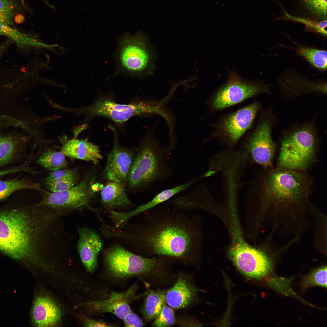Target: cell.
Masks as SVG:
<instances>
[{"instance_id":"obj_1","label":"cell","mask_w":327,"mask_h":327,"mask_svg":"<svg viewBox=\"0 0 327 327\" xmlns=\"http://www.w3.org/2000/svg\"><path fill=\"white\" fill-rule=\"evenodd\" d=\"M61 216L36 204L0 211V251L24 263L43 264L47 256L64 252Z\"/></svg>"},{"instance_id":"obj_2","label":"cell","mask_w":327,"mask_h":327,"mask_svg":"<svg viewBox=\"0 0 327 327\" xmlns=\"http://www.w3.org/2000/svg\"><path fill=\"white\" fill-rule=\"evenodd\" d=\"M147 218L138 236L141 252L187 263L198 259L203 238L198 215L175 209L158 208Z\"/></svg>"},{"instance_id":"obj_3","label":"cell","mask_w":327,"mask_h":327,"mask_svg":"<svg viewBox=\"0 0 327 327\" xmlns=\"http://www.w3.org/2000/svg\"><path fill=\"white\" fill-rule=\"evenodd\" d=\"M266 169L254 177L246 193L259 213L300 209L308 204L312 182L303 171Z\"/></svg>"},{"instance_id":"obj_4","label":"cell","mask_w":327,"mask_h":327,"mask_svg":"<svg viewBox=\"0 0 327 327\" xmlns=\"http://www.w3.org/2000/svg\"><path fill=\"white\" fill-rule=\"evenodd\" d=\"M113 56L116 65L113 76L122 75L141 78L152 71V51L147 37L141 32L123 35L118 41Z\"/></svg>"},{"instance_id":"obj_5","label":"cell","mask_w":327,"mask_h":327,"mask_svg":"<svg viewBox=\"0 0 327 327\" xmlns=\"http://www.w3.org/2000/svg\"><path fill=\"white\" fill-rule=\"evenodd\" d=\"M315 130L305 125L289 131L283 135L278 159L279 167L304 171L316 158L317 141Z\"/></svg>"},{"instance_id":"obj_6","label":"cell","mask_w":327,"mask_h":327,"mask_svg":"<svg viewBox=\"0 0 327 327\" xmlns=\"http://www.w3.org/2000/svg\"><path fill=\"white\" fill-rule=\"evenodd\" d=\"M165 150L153 138L145 141L130 167L127 182L130 188L148 185L162 178L166 170Z\"/></svg>"},{"instance_id":"obj_7","label":"cell","mask_w":327,"mask_h":327,"mask_svg":"<svg viewBox=\"0 0 327 327\" xmlns=\"http://www.w3.org/2000/svg\"><path fill=\"white\" fill-rule=\"evenodd\" d=\"M155 257H142L120 246L115 245L105 251L104 260L107 269L112 275L124 278L155 271L164 267L170 259L163 256Z\"/></svg>"},{"instance_id":"obj_8","label":"cell","mask_w":327,"mask_h":327,"mask_svg":"<svg viewBox=\"0 0 327 327\" xmlns=\"http://www.w3.org/2000/svg\"><path fill=\"white\" fill-rule=\"evenodd\" d=\"M95 181V176L88 175L69 189L55 192H45L36 205L51 209L63 215L89 206L95 193L103 187Z\"/></svg>"},{"instance_id":"obj_9","label":"cell","mask_w":327,"mask_h":327,"mask_svg":"<svg viewBox=\"0 0 327 327\" xmlns=\"http://www.w3.org/2000/svg\"><path fill=\"white\" fill-rule=\"evenodd\" d=\"M230 234L231 240L227 253L237 268L244 275L252 278L266 276L272 264L265 252L248 244L239 229L231 231Z\"/></svg>"},{"instance_id":"obj_10","label":"cell","mask_w":327,"mask_h":327,"mask_svg":"<svg viewBox=\"0 0 327 327\" xmlns=\"http://www.w3.org/2000/svg\"><path fill=\"white\" fill-rule=\"evenodd\" d=\"M151 104L143 102L129 104H118L111 99L100 98L89 106L78 109L80 114L89 118L96 116L107 117L115 122L123 123L137 115L151 112Z\"/></svg>"},{"instance_id":"obj_11","label":"cell","mask_w":327,"mask_h":327,"mask_svg":"<svg viewBox=\"0 0 327 327\" xmlns=\"http://www.w3.org/2000/svg\"><path fill=\"white\" fill-rule=\"evenodd\" d=\"M269 92L267 85L246 82L237 73H230L227 83L214 95L212 105L215 110H221L260 93Z\"/></svg>"},{"instance_id":"obj_12","label":"cell","mask_w":327,"mask_h":327,"mask_svg":"<svg viewBox=\"0 0 327 327\" xmlns=\"http://www.w3.org/2000/svg\"><path fill=\"white\" fill-rule=\"evenodd\" d=\"M272 123L263 121L245 143V150L251 161L265 169L272 165L276 147L271 137Z\"/></svg>"},{"instance_id":"obj_13","label":"cell","mask_w":327,"mask_h":327,"mask_svg":"<svg viewBox=\"0 0 327 327\" xmlns=\"http://www.w3.org/2000/svg\"><path fill=\"white\" fill-rule=\"evenodd\" d=\"M115 137L113 147L107 154L103 174L109 180L124 184L127 182L134 154L132 150L120 145Z\"/></svg>"},{"instance_id":"obj_14","label":"cell","mask_w":327,"mask_h":327,"mask_svg":"<svg viewBox=\"0 0 327 327\" xmlns=\"http://www.w3.org/2000/svg\"><path fill=\"white\" fill-rule=\"evenodd\" d=\"M259 108V104L254 102L232 114L224 120L221 128L231 144H236L250 128Z\"/></svg>"},{"instance_id":"obj_15","label":"cell","mask_w":327,"mask_h":327,"mask_svg":"<svg viewBox=\"0 0 327 327\" xmlns=\"http://www.w3.org/2000/svg\"><path fill=\"white\" fill-rule=\"evenodd\" d=\"M77 250L81 259L87 270L93 271L97 267V257L102 244L97 234L90 229L78 228Z\"/></svg>"},{"instance_id":"obj_16","label":"cell","mask_w":327,"mask_h":327,"mask_svg":"<svg viewBox=\"0 0 327 327\" xmlns=\"http://www.w3.org/2000/svg\"><path fill=\"white\" fill-rule=\"evenodd\" d=\"M278 85L281 93L289 97L309 93L326 94V83L311 81L291 72L286 73L279 79Z\"/></svg>"},{"instance_id":"obj_17","label":"cell","mask_w":327,"mask_h":327,"mask_svg":"<svg viewBox=\"0 0 327 327\" xmlns=\"http://www.w3.org/2000/svg\"><path fill=\"white\" fill-rule=\"evenodd\" d=\"M61 311L49 298L39 296L34 301L31 310L32 322L37 327L56 326L59 322Z\"/></svg>"},{"instance_id":"obj_18","label":"cell","mask_w":327,"mask_h":327,"mask_svg":"<svg viewBox=\"0 0 327 327\" xmlns=\"http://www.w3.org/2000/svg\"><path fill=\"white\" fill-rule=\"evenodd\" d=\"M198 290L189 279L179 277L174 286L165 294V301L174 309L187 308L193 303L197 298Z\"/></svg>"},{"instance_id":"obj_19","label":"cell","mask_w":327,"mask_h":327,"mask_svg":"<svg viewBox=\"0 0 327 327\" xmlns=\"http://www.w3.org/2000/svg\"><path fill=\"white\" fill-rule=\"evenodd\" d=\"M60 151L71 160L90 161L95 165L103 158L99 147L89 142L88 138L80 140L73 138L64 143Z\"/></svg>"},{"instance_id":"obj_20","label":"cell","mask_w":327,"mask_h":327,"mask_svg":"<svg viewBox=\"0 0 327 327\" xmlns=\"http://www.w3.org/2000/svg\"><path fill=\"white\" fill-rule=\"evenodd\" d=\"M132 291L130 289L125 293L113 292L108 299L91 301L86 303V305L97 312L111 313L123 320L131 311L129 300L132 296Z\"/></svg>"},{"instance_id":"obj_21","label":"cell","mask_w":327,"mask_h":327,"mask_svg":"<svg viewBox=\"0 0 327 327\" xmlns=\"http://www.w3.org/2000/svg\"><path fill=\"white\" fill-rule=\"evenodd\" d=\"M28 139L25 134L17 130L6 133L0 144V167L12 162L25 148Z\"/></svg>"},{"instance_id":"obj_22","label":"cell","mask_w":327,"mask_h":327,"mask_svg":"<svg viewBox=\"0 0 327 327\" xmlns=\"http://www.w3.org/2000/svg\"><path fill=\"white\" fill-rule=\"evenodd\" d=\"M197 180V179L195 178L184 184L163 190L147 203L139 206L134 210L128 212L119 213L118 218L121 222L125 223L132 216L153 208L169 200L174 195L189 187Z\"/></svg>"},{"instance_id":"obj_23","label":"cell","mask_w":327,"mask_h":327,"mask_svg":"<svg viewBox=\"0 0 327 327\" xmlns=\"http://www.w3.org/2000/svg\"><path fill=\"white\" fill-rule=\"evenodd\" d=\"M101 194L102 203L107 208L121 207L131 203L124 185L121 183L111 181L104 187Z\"/></svg>"},{"instance_id":"obj_24","label":"cell","mask_w":327,"mask_h":327,"mask_svg":"<svg viewBox=\"0 0 327 327\" xmlns=\"http://www.w3.org/2000/svg\"><path fill=\"white\" fill-rule=\"evenodd\" d=\"M165 301V294L162 291L150 290L147 294L143 312L146 320L154 319L160 313Z\"/></svg>"},{"instance_id":"obj_25","label":"cell","mask_w":327,"mask_h":327,"mask_svg":"<svg viewBox=\"0 0 327 327\" xmlns=\"http://www.w3.org/2000/svg\"><path fill=\"white\" fill-rule=\"evenodd\" d=\"M65 156L61 151H57L51 149H46L37 158L36 163L51 171L63 169L68 165Z\"/></svg>"},{"instance_id":"obj_26","label":"cell","mask_w":327,"mask_h":327,"mask_svg":"<svg viewBox=\"0 0 327 327\" xmlns=\"http://www.w3.org/2000/svg\"><path fill=\"white\" fill-rule=\"evenodd\" d=\"M23 189L43 191L40 184L29 182L26 179L0 180V200L7 198L16 191Z\"/></svg>"},{"instance_id":"obj_27","label":"cell","mask_w":327,"mask_h":327,"mask_svg":"<svg viewBox=\"0 0 327 327\" xmlns=\"http://www.w3.org/2000/svg\"><path fill=\"white\" fill-rule=\"evenodd\" d=\"M296 51L315 68L321 70L326 69L327 53L326 51L299 45Z\"/></svg>"},{"instance_id":"obj_28","label":"cell","mask_w":327,"mask_h":327,"mask_svg":"<svg viewBox=\"0 0 327 327\" xmlns=\"http://www.w3.org/2000/svg\"><path fill=\"white\" fill-rule=\"evenodd\" d=\"M298 1L307 18L318 21L327 19V0Z\"/></svg>"},{"instance_id":"obj_29","label":"cell","mask_w":327,"mask_h":327,"mask_svg":"<svg viewBox=\"0 0 327 327\" xmlns=\"http://www.w3.org/2000/svg\"><path fill=\"white\" fill-rule=\"evenodd\" d=\"M0 35L8 37L16 44L19 48H22L32 44L30 38L25 34L10 26V25L0 22Z\"/></svg>"},{"instance_id":"obj_30","label":"cell","mask_w":327,"mask_h":327,"mask_svg":"<svg viewBox=\"0 0 327 327\" xmlns=\"http://www.w3.org/2000/svg\"><path fill=\"white\" fill-rule=\"evenodd\" d=\"M327 266L318 268L306 277L303 280L302 286L306 288L313 286L327 287Z\"/></svg>"},{"instance_id":"obj_31","label":"cell","mask_w":327,"mask_h":327,"mask_svg":"<svg viewBox=\"0 0 327 327\" xmlns=\"http://www.w3.org/2000/svg\"><path fill=\"white\" fill-rule=\"evenodd\" d=\"M78 181V175L45 183L47 189L51 192L63 191L69 189L76 185Z\"/></svg>"},{"instance_id":"obj_32","label":"cell","mask_w":327,"mask_h":327,"mask_svg":"<svg viewBox=\"0 0 327 327\" xmlns=\"http://www.w3.org/2000/svg\"><path fill=\"white\" fill-rule=\"evenodd\" d=\"M175 322L174 312L170 306L164 304L158 315L153 323V326L166 327L172 325Z\"/></svg>"},{"instance_id":"obj_33","label":"cell","mask_w":327,"mask_h":327,"mask_svg":"<svg viewBox=\"0 0 327 327\" xmlns=\"http://www.w3.org/2000/svg\"><path fill=\"white\" fill-rule=\"evenodd\" d=\"M15 6L9 0H0V22L9 25H13Z\"/></svg>"},{"instance_id":"obj_34","label":"cell","mask_w":327,"mask_h":327,"mask_svg":"<svg viewBox=\"0 0 327 327\" xmlns=\"http://www.w3.org/2000/svg\"><path fill=\"white\" fill-rule=\"evenodd\" d=\"M78 175L77 170L75 168L71 169H63L58 170L51 171L46 178L45 183L53 182Z\"/></svg>"},{"instance_id":"obj_35","label":"cell","mask_w":327,"mask_h":327,"mask_svg":"<svg viewBox=\"0 0 327 327\" xmlns=\"http://www.w3.org/2000/svg\"><path fill=\"white\" fill-rule=\"evenodd\" d=\"M126 327H141L144 326L142 320L131 311L123 319Z\"/></svg>"},{"instance_id":"obj_36","label":"cell","mask_w":327,"mask_h":327,"mask_svg":"<svg viewBox=\"0 0 327 327\" xmlns=\"http://www.w3.org/2000/svg\"><path fill=\"white\" fill-rule=\"evenodd\" d=\"M27 165V164H24L7 169L0 170V177L10 173L22 172H28L32 173L33 172Z\"/></svg>"},{"instance_id":"obj_37","label":"cell","mask_w":327,"mask_h":327,"mask_svg":"<svg viewBox=\"0 0 327 327\" xmlns=\"http://www.w3.org/2000/svg\"><path fill=\"white\" fill-rule=\"evenodd\" d=\"M84 324L85 326L87 327H109L110 326L104 322L90 319H85Z\"/></svg>"},{"instance_id":"obj_38","label":"cell","mask_w":327,"mask_h":327,"mask_svg":"<svg viewBox=\"0 0 327 327\" xmlns=\"http://www.w3.org/2000/svg\"><path fill=\"white\" fill-rule=\"evenodd\" d=\"M4 121V116L3 108L0 101V129L2 127Z\"/></svg>"},{"instance_id":"obj_39","label":"cell","mask_w":327,"mask_h":327,"mask_svg":"<svg viewBox=\"0 0 327 327\" xmlns=\"http://www.w3.org/2000/svg\"><path fill=\"white\" fill-rule=\"evenodd\" d=\"M15 21L18 23H21L24 20V17L22 15H17L15 17Z\"/></svg>"},{"instance_id":"obj_40","label":"cell","mask_w":327,"mask_h":327,"mask_svg":"<svg viewBox=\"0 0 327 327\" xmlns=\"http://www.w3.org/2000/svg\"><path fill=\"white\" fill-rule=\"evenodd\" d=\"M5 134L6 133H0V144L4 139L5 136Z\"/></svg>"}]
</instances>
